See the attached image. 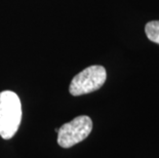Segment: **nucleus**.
<instances>
[{
  "label": "nucleus",
  "instance_id": "f257e3e1",
  "mask_svg": "<svg viewBox=\"0 0 159 158\" xmlns=\"http://www.w3.org/2000/svg\"><path fill=\"white\" fill-rule=\"evenodd\" d=\"M22 121V104L11 90L0 93V136L9 140L18 132Z\"/></svg>",
  "mask_w": 159,
  "mask_h": 158
},
{
  "label": "nucleus",
  "instance_id": "f03ea898",
  "mask_svg": "<svg viewBox=\"0 0 159 158\" xmlns=\"http://www.w3.org/2000/svg\"><path fill=\"white\" fill-rule=\"evenodd\" d=\"M107 79L106 69L103 66L87 67L72 79L69 92L72 96H82L100 89Z\"/></svg>",
  "mask_w": 159,
  "mask_h": 158
},
{
  "label": "nucleus",
  "instance_id": "7ed1b4c3",
  "mask_svg": "<svg viewBox=\"0 0 159 158\" xmlns=\"http://www.w3.org/2000/svg\"><path fill=\"white\" fill-rule=\"evenodd\" d=\"M91 129L93 121L89 116H77L57 129V144L62 148H70L86 139Z\"/></svg>",
  "mask_w": 159,
  "mask_h": 158
},
{
  "label": "nucleus",
  "instance_id": "20e7f679",
  "mask_svg": "<svg viewBox=\"0 0 159 158\" xmlns=\"http://www.w3.org/2000/svg\"><path fill=\"white\" fill-rule=\"evenodd\" d=\"M145 32L150 41L159 44V21L147 23L146 27H145Z\"/></svg>",
  "mask_w": 159,
  "mask_h": 158
}]
</instances>
